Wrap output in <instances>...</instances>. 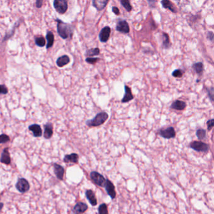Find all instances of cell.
I'll return each mask as SVG.
<instances>
[{
  "mask_svg": "<svg viewBox=\"0 0 214 214\" xmlns=\"http://www.w3.org/2000/svg\"><path fill=\"white\" fill-rule=\"evenodd\" d=\"M100 54V50L99 48H94V49H91L87 51L86 55L89 57H92V56H96V55H99Z\"/></svg>",
  "mask_w": 214,
  "mask_h": 214,
  "instance_id": "obj_26",
  "label": "cell"
},
{
  "mask_svg": "<svg viewBox=\"0 0 214 214\" xmlns=\"http://www.w3.org/2000/svg\"><path fill=\"white\" fill-rule=\"evenodd\" d=\"M43 1L44 0H36V6L37 8H40L43 5Z\"/></svg>",
  "mask_w": 214,
  "mask_h": 214,
  "instance_id": "obj_38",
  "label": "cell"
},
{
  "mask_svg": "<svg viewBox=\"0 0 214 214\" xmlns=\"http://www.w3.org/2000/svg\"><path fill=\"white\" fill-rule=\"evenodd\" d=\"M206 135H207L206 130L202 129V128L198 129L196 131V136L198 138V139L200 140H202V139H205V138H206Z\"/></svg>",
  "mask_w": 214,
  "mask_h": 214,
  "instance_id": "obj_25",
  "label": "cell"
},
{
  "mask_svg": "<svg viewBox=\"0 0 214 214\" xmlns=\"http://www.w3.org/2000/svg\"><path fill=\"white\" fill-rule=\"evenodd\" d=\"M158 134L165 139H172L176 136V131L173 127H169L167 128H161L158 131Z\"/></svg>",
  "mask_w": 214,
  "mask_h": 214,
  "instance_id": "obj_5",
  "label": "cell"
},
{
  "mask_svg": "<svg viewBox=\"0 0 214 214\" xmlns=\"http://www.w3.org/2000/svg\"><path fill=\"white\" fill-rule=\"evenodd\" d=\"M10 137L5 134H1L0 136V143L3 144L10 141Z\"/></svg>",
  "mask_w": 214,
  "mask_h": 214,
  "instance_id": "obj_32",
  "label": "cell"
},
{
  "mask_svg": "<svg viewBox=\"0 0 214 214\" xmlns=\"http://www.w3.org/2000/svg\"><path fill=\"white\" fill-rule=\"evenodd\" d=\"M207 130L208 131H211L212 128L214 127V119H209L207 122Z\"/></svg>",
  "mask_w": 214,
  "mask_h": 214,
  "instance_id": "obj_34",
  "label": "cell"
},
{
  "mask_svg": "<svg viewBox=\"0 0 214 214\" xmlns=\"http://www.w3.org/2000/svg\"><path fill=\"white\" fill-rule=\"evenodd\" d=\"M3 203H1V208H0V209H2V208H3Z\"/></svg>",
  "mask_w": 214,
  "mask_h": 214,
  "instance_id": "obj_41",
  "label": "cell"
},
{
  "mask_svg": "<svg viewBox=\"0 0 214 214\" xmlns=\"http://www.w3.org/2000/svg\"><path fill=\"white\" fill-rule=\"evenodd\" d=\"M161 5L163 7L166 8V9H168L172 12L176 13L177 10L175 9L173 4L171 2L170 0H162L161 1Z\"/></svg>",
  "mask_w": 214,
  "mask_h": 214,
  "instance_id": "obj_22",
  "label": "cell"
},
{
  "mask_svg": "<svg viewBox=\"0 0 214 214\" xmlns=\"http://www.w3.org/2000/svg\"><path fill=\"white\" fill-rule=\"evenodd\" d=\"M207 38L211 42H214V33L212 32H208L207 33Z\"/></svg>",
  "mask_w": 214,
  "mask_h": 214,
  "instance_id": "obj_37",
  "label": "cell"
},
{
  "mask_svg": "<svg viewBox=\"0 0 214 214\" xmlns=\"http://www.w3.org/2000/svg\"><path fill=\"white\" fill-rule=\"evenodd\" d=\"M104 187L106 188L107 193H108V194L109 195L110 197L112 199H114L115 196H116V192H115V187L114 185V184L113 183V182L107 179L106 183V185Z\"/></svg>",
  "mask_w": 214,
  "mask_h": 214,
  "instance_id": "obj_9",
  "label": "cell"
},
{
  "mask_svg": "<svg viewBox=\"0 0 214 214\" xmlns=\"http://www.w3.org/2000/svg\"><path fill=\"white\" fill-rule=\"evenodd\" d=\"M35 44L40 47H43L45 45V40L44 37H36L35 39Z\"/></svg>",
  "mask_w": 214,
  "mask_h": 214,
  "instance_id": "obj_30",
  "label": "cell"
},
{
  "mask_svg": "<svg viewBox=\"0 0 214 214\" xmlns=\"http://www.w3.org/2000/svg\"><path fill=\"white\" fill-rule=\"evenodd\" d=\"M109 0H92V5L98 11H102L104 9Z\"/></svg>",
  "mask_w": 214,
  "mask_h": 214,
  "instance_id": "obj_17",
  "label": "cell"
},
{
  "mask_svg": "<svg viewBox=\"0 0 214 214\" xmlns=\"http://www.w3.org/2000/svg\"><path fill=\"white\" fill-rule=\"evenodd\" d=\"M99 58L89 57V58H87L86 59H85V61H86V62H87L89 63L94 64V63H96L97 62V61H99Z\"/></svg>",
  "mask_w": 214,
  "mask_h": 214,
  "instance_id": "obj_35",
  "label": "cell"
},
{
  "mask_svg": "<svg viewBox=\"0 0 214 214\" xmlns=\"http://www.w3.org/2000/svg\"><path fill=\"white\" fill-rule=\"evenodd\" d=\"M85 195L89 203L91 204L92 206H96L97 204V200L96 197V195L94 191L91 190H87L85 191Z\"/></svg>",
  "mask_w": 214,
  "mask_h": 214,
  "instance_id": "obj_20",
  "label": "cell"
},
{
  "mask_svg": "<svg viewBox=\"0 0 214 214\" xmlns=\"http://www.w3.org/2000/svg\"><path fill=\"white\" fill-rule=\"evenodd\" d=\"M125 96L122 97L121 102L122 103H127V102H130L134 99V96L132 95L131 88L129 86H127V85H125Z\"/></svg>",
  "mask_w": 214,
  "mask_h": 214,
  "instance_id": "obj_12",
  "label": "cell"
},
{
  "mask_svg": "<svg viewBox=\"0 0 214 214\" xmlns=\"http://www.w3.org/2000/svg\"><path fill=\"white\" fill-rule=\"evenodd\" d=\"M192 68H193L194 70L199 74H202L203 71V65L202 62H197L194 63V65H192Z\"/></svg>",
  "mask_w": 214,
  "mask_h": 214,
  "instance_id": "obj_24",
  "label": "cell"
},
{
  "mask_svg": "<svg viewBox=\"0 0 214 214\" xmlns=\"http://www.w3.org/2000/svg\"><path fill=\"white\" fill-rule=\"evenodd\" d=\"M79 156L77 153H73L70 155H67L63 158V161L68 163H77L79 161Z\"/></svg>",
  "mask_w": 214,
  "mask_h": 214,
  "instance_id": "obj_19",
  "label": "cell"
},
{
  "mask_svg": "<svg viewBox=\"0 0 214 214\" xmlns=\"http://www.w3.org/2000/svg\"><path fill=\"white\" fill-rule=\"evenodd\" d=\"M57 21V32L63 39H67L73 35L74 28L72 25L64 23L62 20H56Z\"/></svg>",
  "mask_w": 214,
  "mask_h": 214,
  "instance_id": "obj_1",
  "label": "cell"
},
{
  "mask_svg": "<svg viewBox=\"0 0 214 214\" xmlns=\"http://www.w3.org/2000/svg\"><path fill=\"white\" fill-rule=\"evenodd\" d=\"M69 62H70V58L66 55H63V56L59 57L57 60V65L59 67H62L63 66H65Z\"/></svg>",
  "mask_w": 214,
  "mask_h": 214,
  "instance_id": "obj_21",
  "label": "cell"
},
{
  "mask_svg": "<svg viewBox=\"0 0 214 214\" xmlns=\"http://www.w3.org/2000/svg\"><path fill=\"white\" fill-rule=\"evenodd\" d=\"M117 31L122 33H128L130 32V27L126 20H119L116 25Z\"/></svg>",
  "mask_w": 214,
  "mask_h": 214,
  "instance_id": "obj_8",
  "label": "cell"
},
{
  "mask_svg": "<svg viewBox=\"0 0 214 214\" xmlns=\"http://www.w3.org/2000/svg\"><path fill=\"white\" fill-rule=\"evenodd\" d=\"M90 177H91L92 182L97 186L101 187H105L107 180H106L103 175H102L99 172H92L90 174Z\"/></svg>",
  "mask_w": 214,
  "mask_h": 214,
  "instance_id": "obj_3",
  "label": "cell"
},
{
  "mask_svg": "<svg viewBox=\"0 0 214 214\" xmlns=\"http://www.w3.org/2000/svg\"><path fill=\"white\" fill-rule=\"evenodd\" d=\"M16 188L20 193L24 194L30 190V184L26 179L24 178H20L18 179L16 184Z\"/></svg>",
  "mask_w": 214,
  "mask_h": 214,
  "instance_id": "obj_7",
  "label": "cell"
},
{
  "mask_svg": "<svg viewBox=\"0 0 214 214\" xmlns=\"http://www.w3.org/2000/svg\"><path fill=\"white\" fill-rule=\"evenodd\" d=\"M208 96L211 102H214V88L208 87L206 89Z\"/></svg>",
  "mask_w": 214,
  "mask_h": 214,
  "instance_id": "obj_31",
  "label": "cell"
},
{
  "mask_svg": "<svg viewBox=\"0 0 214 214\" xmlns=\"http://www.w3.org/2000/svg\"><path fill=\"white\" fill-rule=\"evenodd\" d=\"M190 147L197 152L207 153L209 150V146L202 141H194L190 143Z\"/></svg>",
  "mask_w": 214,
  "mask_h": 214,
  "instance_id": "obj_4",
  "label": "cell"
},
{
  "mask_svg": "<svg viewBox=\"0 0 214 214\" xmlns=\"http://www.w3.org/2000/svg\"><path fill=\"white\" fill-rule=\"evenodd\" d=\"M187 104L186 102L180 100H177L172 102L170 106V108L177 111H183L186 108Z\"/></svg>",
  "mask_w": 214,
  "mask_h": 214,
  "instance_id": "obj_14",
  "label": "cell"
},
{
  "mask_svg": "<svg viewBox=\"0 0 214 214\" xmlns=\"http://www.w3.org/2000/svg\"><path fill=\"white\" fill-rule=\"evenodd\" d=\"M53 135V125L52 123L48 122L44 125V138L46 139H50Z\"/></svg>",
  "mask_w": 214,
  "mask_h": 214,
  "instance_id": "obj_18",
  "label": "cell"
},
{
  "mask_svg": "<svg viewBox=\"0 0 214 214\" xmlns=\"http://www.w3.org/2000/svg\"><path fill=\"white\" fill-rule=\"evenodd\" d=\"M1 162L2 163H4L6 165H10L11 163L10 154L9 153V151H8V148H6L3 149V151L1 154Z\"/></svg>",
  "mask_w": 214,
  "mask_h": 214,
  "instance_id": "obj_16",
  "label": "cell"
},
{
  "mask_svg": "<svg viewBox=\"0 0 214 214\" xmlns=\"http://www.w3.org/2000/svg\"><path fill=\"white\" fill-rule=\"evenodd\" d=\"M163 46L164 49H168L170 47V38L166 33H163Z\"/></svg>",
  "mask_w": 214,
  "mask_h": 214,
  "instance_id": "obj_29",
  "label": "cell"
},
{
  "mask_svg": "<svg viewBox=\"0 0 214 214\" xmlns=\"http://www.w3.org/2000/svg\"><path fill=\"white\" fill-rule=\"evenodd\" d=\"M46 40H47V44H46V48L47 49H49V48H50V47H52L53 44H54V33L52 32H50V31L46 33Z\"/></svg>",
  "mask_w": 214,
  "mask_h": 214,
  "instance_id": "obj_23",
  "label": "cell"
},
{
  "mask_svg": "<svg viewBox=\"0 0 214 214\" xmlns=\"http://www.w3.org/2000/svg\"><path fill=\"white\" fill-rule=\"evenodd\" d=\"M111 30L109 27H106L101 30L99 33V40L101 42L105 43L109 40Z\"/></svg>",
  "mask_w": 214,
  "mask_h": 214,
  "instance_id": "obj_10",
  "label": "cell"
},
{
  "mask_svg": "<svg viewBox=\"0 0 214 214\" xmlns=\"http://www.w3.org/2000/svg\"><path fill=\"white\" fill-rule=\"evenodd\" d=\"M28 129L30 131H32L34 137L38 138L42 135V130L40 125H37V124H33L30 126H29Z\"/></svg>",
  "mask_w": 214,
  "mask_h": 214,
  "instance_id": "obj_15",
  "label": "cell"
},
{
  "mask_svg": "<svg viewBox=\"0 0 214 214\" xmlns=\"http://www.w3.org/2000/svg\"><path fill=\"white\" fill-rule=\"evenodd\" d=\"M113 11L114 13L116 15H119V13H120V12H119L118 8L116 7V6L113 7Z\"/></svg>",
  "mask_w": 214,
  "mask_h": 214,
  "instance_id": "obj_39",
  "label": "cell"
},
{
  "mask_svg": "<svg viewBox=\"0 0 214 214\" xmlns=\"http://www.w3.org/2000/svg\"><path fill=\"white\" fill-rule=\"evenodd\" d=\"M88 206L86 203L80 202L77 203V204L74 207L73 212L74 213H83L87 210Z\"/></svg>",
  "mask_w": 214,
  "mask_h": 214,
  "instance_id": "obj_13",
  "label": "cell"
},
{
  "mask_svg": "<svg viewBox=\"0 0 214 214\" xmlns=\"http://www.w3.org/2000/svg\"><path fill=\"white\" fill-rule=\"evenodd\" d=\"M120 1L121 5L128 12L132 10V6L130 3V0H120Z\"/></svg>",
  "mask_w": 214,
  "mask_h": 214,
  "instance_id": "obj_27",
  "label": "cell"
},
{
  "mask_svg": "<svg viewBox=\"0 0 214 214\" xmlns=\"http://www.w3.org/2000/svg\"><path fill=\"white\" fill-rule=\"evenodd\" d=\"M0 92H1V94H6L8 92V88L6 87V86H5V85H1V86H0Z\"/></svg>",
  "mask_w": 214,
  "mask_h": 214,
  "instance_id": "obj_36",
  "label": "cell"
},
{
  "mask_svg": "<svg viewBox=\"0 0 214 214\" xmlns=\"http://www.w3.org/2000/svg\"><path fill=\"white\" fill-rule=\"evenodd\" d=\"M183 75V72L180 69L175 70V71L173 72V73H172V75L173 77H177V78L182 77Z\"/></svg>",
  "mask_w": 214,
  "mask_h": 214,
  "instance_id": "obj_33",
  "label": "cell"
},
{
  "mask_svg": "<svg viewBox=\"0 0 214 214\" xmlns=\"http://www.w3.org/2000/svg\"><path fill=\"white\" fill-rule=\"evenodd\" d=\"M98 213L99 214H108V206L106 203H102L99 205V208H98Z\"/></svg>",
  "mask_w": 214,
  "mask_h": 214,
  "instance_id": "obj_28",
  "label": "cell"
},
{
  "mask_svg": "<svg viewBox=\"0 0 214 214\" xmlns=\"http://www.w3.org/2000/svg\"><path fill=\"white\" fill-rule=\"evenodd\" d=\"M54 6L58 13H65L68 8V0H54Z\"/></svg>",
  "mask_w": 214,
  "mask_h": 214,
  "instance_id": "obj_6",
  "label": "cell"
},
{
  "mask_svg": "<svg viewBox=\"0 0 214 214\" xmlns=\"http://www.w3.org/2000/svg\"><path fill=\"white\" fill-rule=\"evenodd\" d=\"M147 1H148V3H153V2L155 1V0H147Z\"/></svg>",
  "mask_w": 214,
  "mask_h": 214,
  "instance_id": "obj_40",
  "label": "cell"
},
{
  "mask_svg": "<svg viewBox=\"0 0 214 214\" xmlns=\"http://www.w3.org/2000/svg\"><path fill=\"white\" fill-rule=\"evenodd\" d=\"M109 118L108 114L106 112L98 113L91 120H87L86 125L89 127H97L101 126L108 120Z\"/></svg>",
  "mask_w": 214,
  "mask_h": 214,
  "instance_id": "obj_2",
  "label": "cell"
},
{
  "mask_svg": "<svg viewBox=\"0 0 214 214\" xmlns=\"http://www.w3.org/2000/svg\"><path fill=\"white\" fill-rule=\"evenodd\" d=\"M54 173L56 175L57 178L60 180H62L64 176V173H65V170H64L62 166L60 165L57 163L54 164Z\"/></svg>",
  "mask_w": 214,
  "mask_h": 214,
  "instance_id": "obj_11",
  "label": "cell"
}]
</instances>
